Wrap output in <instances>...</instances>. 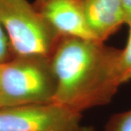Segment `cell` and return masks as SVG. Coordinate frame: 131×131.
<instances>
[{
    "label": "cell",
    "mask_w": 131,
    "mask_h": 131,
    "mask_svg": "<svg viewBox=\"0 0 131 131\" xmlns=\"http://www.w3.org/2000/svg\"><path fill=\"white\" fill-rule=\"evenodd\" d=\"M120 54L103 42L63 36L50 57L56 79L52 102L80 114L110 103L123 84Z\"/></svg>",
    "instance_id": "cell-1"
},
{
    "label": "cell",
    "mask_w": 131,
    "mask_h": 131,
    "mask_svg": "<svg viewBox=\"0 0 131 131\" xmlns=\"http://www.w3.org/2000/svg\"><path fill=\"white\" fill-rule=\"evenodd\" d=\"M56 91L50 58L18 56L0 64V108L52 103Z\"/></svg>",
    "instance_id": "cell-2"
},
{
    "label": "cell",
    "mask_w": 131,
    "mask_h": 131,
    "mask_svg": "<svg viewBox=\"0 0 131 131\" xmlns=\"http://www.w3.org/2000/svg\"><path fill=\"white\" fill-rule=\"evenodd\" d=\"M0 22L14 57L50 58L62 37L27 0H0Z\"/></svg>",
    "instance_id": "cell-3"
},
{
    "label": "cell",
    "mask_w": 131,
    "mask_h": 131,
    "mask_svg": "<svg viewBox=\"0 0 131 131\" xmlns=\"http://www.w3.org/2000/svg\"><path fill=\"white\" fill-rule=\"evenodd\" d=\"M81 119L53 102L0 108V131H80Z\"/></svg>",
    "instance_id": "cell-4"
},
{
    "label": "cell",
    "mask_w": 131,
    "mask_h": 131,
    "mask_svg": "<svg viewBox=\"0 0 131 131\" xmlns=\"http://www.w3.org/2000/svg\"><path fill=\"white\" fill-rule=\"evenodd\" d=\"M33 5L62 37L96 41L88 27L81 0H36Z\"/></svg>",
    "instance_id": "cell-5"
},
{
    "label": "cell",
    "mask_w": 131,
    "mask_h": 131,
    "mask_svg": "<svg viewBox=\"0 0 131 131\" xmlns=\"http://www.w3.org/2000/svg\"><path fill=\"white\" fill-rule=\"evenodd\" d=\"M81 1L88 27L96 41L104 43L126 24L121 0Z\"/></svg>",
    "instance_id": "cell-6"
},
{
    "label": "cell",
    "mask_w": 131,
    "mask_h": 131,
    "mask_svg": "<svg viewBox=\"0 0 131 131\" xmlns=\"http://www.w3.org/2000/svg\"><path fill=\"white\" fill-rule=\"evenodd\" d=\"M104 131H131V109L112 115Z\"/></svg>",
    "instance_id": "cell-7"
},
{
    "label": "cell",
    "mask_w": 131,
    "mask_h": 131,
    "mask_svg": "<svg viewBox=\"0 0 131 131\" xmlns=\"http://www.w3.org/2000/svg\"><path fill=\"white\" fill-rule=\"evenodd\" d=\"M129 26V34L125 47L121 50L119 58V70L123 83L131 80V24Z\"/></svg>",
    "instance_id": "cell-8"
},
{
    "label": "cell",
    "mask_w": 131,
    "mask_h": 131,
    "mask_svg": "<svg viewBox=\"0 0 131 131\" xmlns=\"http://www.w3.org/2000/svg\"><path fill=\"white\" fill-rule=\"evenodd\" d=\"M14 58L9 39L3 26L0 22V64Z\"/></svg>",
    "instance_id": "cell-9"
},
{
    "label": "cell",
    "mask_w": 131,
    "mask_h": 131,
    "mask_svg": "<svg viewBox=\"0 0 131 131\" xmlns=\"http://www.w3.org/2000/svg\"><path fill=\"white\" fill-rule=\"evenodd\" d=\"M126 16V24H131V0H121Z\"/></svg>",
    "instance_id": "cell-10"
},
{
    "label": "cell",
    "mask_w": 131,
    "mask_h": 131,
    "mask_svg": "<svg viewBox=\"0 0 131 131\" xmlns=\"http://www.w3.org/2000/svg\"><path fill=\"white\" fill-rule=\"evenodd\" d=\"M80 131H96L94 129L93 127H84L82 126Z\"/></svg>",
    "instance_id": "cell-11"
}]
</instances>
